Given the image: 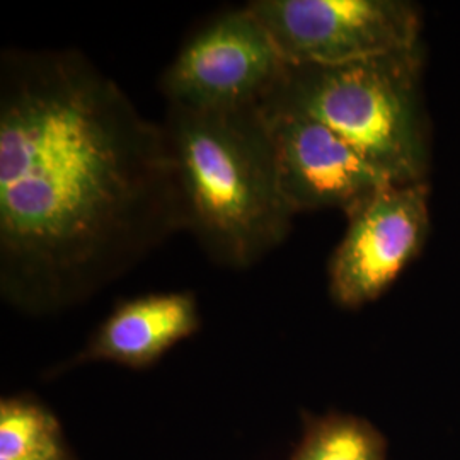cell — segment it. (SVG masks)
I'll return each mask as SVG.
<instances>
[{"mask_svg":"<svg viewBox=\"0 0 460 460\" xmlns=\"http://www.w3.org/2000/svg\"><path fill=\"white\" fill-rule=\"evenodd\" d=\"M184 230L163 123L77 49L0 53V296L77 305Z\"/></svg>","mask_w":460,"mask_h":460,"instance_id":"1","label":"cell"},{"mask_svg":"<svg viewBox=\"0 0 460 460\" xmlns=\"http://www.w3.org/2000/svg\"><path fill=\"white\" fill-rule=\"evenodd\" d=\"M163 127L184 230L210 261L243 271L285 243L296 214L281 195L260 106L205 111L167 104Z\"/></svg>","mask_w":460,"mask_h":460,"instance_id":"2","label":"cell"},{"mask_svg":"<svg viewBox=\"0 0 460 460\" xmlns=\"http://www.w3.org/2000/svg\"><path fill=\"white\" fill-rule=\"evenodd\" d=\"M423 66V43L341 66L287 64L258 106L326 125L395 184L427 181Z\"/></svg>","mask_w":460,"mask_h":460,"instance_id":"3","label":"cell"},{"mask_svg":"<svg viewBox=\"0 0 460 460\" xmlns=\"http://www.w3.org/2000/svg\"><path fill=\"white\" fill-rule=\"evenodd\" d=\"M290 66H341L421 43V9L408 0H252Z\"/></svg>","mask_w":460,"mask_h":460,"instance_id":"4","label":"cell"},{"mask_svg":"<svg viewBox=\"0 0 460 460\" xmlns=\"http://www.w3.org/2000/svg\"><path fill=\"white\" fill-rule=\"evenodd\" d=\"M287 62L246 5L222 11L190 34L161 77L167 104L190 110L258 106Z\"/></svg>","mask_w":460,"mask_h":460,"instance_id":"5","label":"cell"},{"mask_svg":"<svg viewBox=\"0 0 460 460\" xmlns=\"http://www.w3.org/2000/svg\"><path fill=\"white\" fill-rule=\"evenodd\" d=\"M329 261V294L343 309L378 296L420 256L429 232L427 181L389 184L346 212Z\"/></svg>","mask_w":460,"mask_h":460,"instance_id":"6","label":"cell"},{"mask_svg":"<svg viewBox=\"0 0 460 460\" xmlns=\"http://www.w3.org/2000/svg\"><path fill=\"white\" fill-rule=\"evenodd\" d=\"M264 115V113H263ZM275 150L279 190L294 214L348 212L395 184L326 125L296 115H264Z\"/></svg>","mask_w":460,"mask_h":460,"instance_id":"7","label":"cell"},{"mask_svg":"<svg viewBox=\"0 0 460 460\" xmlns=\"http://www.w3.org/2000/svg\"><path fill=\"white\" fill-rule=\"evenodd\" d=\"M199 324L198 300L191 292L135 296L116 305L74 363L110 362L146 368L195 334Z\"/></svg>","mask_w":460,"mask_h":460,"instance_id":"8","label":"cell"},{"mask_svg":"<svg viewBox=\"0 0 460 460\" xmlns=\"http://www.w3.org/2000/svg\"><path fill=\"white\" fill-rule=\"evenodd\" d=\"M0 460H70L62 429L41 404L11 397L0 404Z\"/></svg>","mask_w":460,"mask_h":460,"instance_id":"9","label":"cell"},{"mask_svg":"<svg viewBox=\"0 0 460 460\" xmlns=\"http://www.w3.org/2000/svg\"><path fill=\"white\" fill-rule=\"evenodd\" d=\"M385 444L362 420L336 416L311 429L296 460H384Z\"/></svg>","mask_w":460,"mask_h":460,"instance_id":"10","label":"cell"}]
</instances>
